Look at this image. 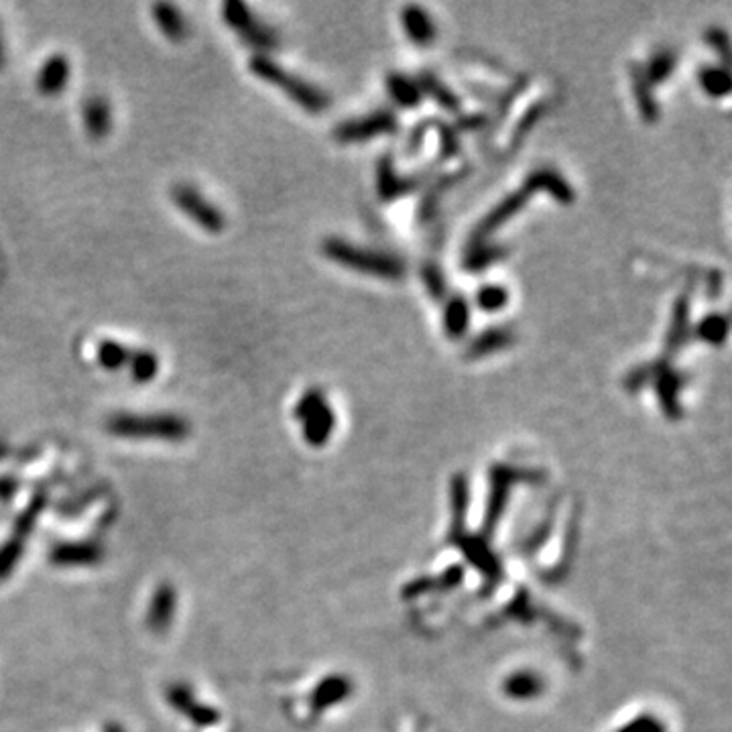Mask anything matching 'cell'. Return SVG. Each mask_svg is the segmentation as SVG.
I'll return each instance as SVG.
<instances>
[{"label": "cell", "mask_w": 732, "mask_h": 732, "mask_svg": "<svg viewBox=\"0 0 732 732\" xmlns=\"http://www.w3.org/2000/svg\"><path fill=\"white\" fill-rule=\"evenodd\" d=\"M108 434L130 439H161V442H183L192 426L182 415L174 413H114L106 419Z\"/></svg>", "instance_id": "6da1fadb"}, {"label": "cell", "mask_w": 732, "mask_h": 732, "mask_svg": "<svg viewBox=\"0 0 732 732\" xmlns=\"http://www.w3.org/2000/svg\"><path fill=\"white\" fill-rule=\"evenodd\" d=\"M322 252L330 260H333V263L352 268V271L358 273L379 277V279L399 281L405 275V263L401 257L382 250L356 247V244L342 239L324 240Z\"/></svg>", "instance_id": "7a4b0ae2"}, {"label": "cell", "mask_w": 732, "mask_h": 732, "mask_svg": "<svg viewBox=\"0 0 732 732\" xmlns=\"http://www.w3.org/2000/svg\"><path fill=\"white\" fill-rule=\"evenodd\" d=\"M249 68L257 78L265 80L267 84L279 88L281 92L287 94L293 102L299 104L301 108L307 112L320 114L330 106V98L324 92V89L309 84V81H305L304 78H299V76H296V73L281 68V65L273 61L268 55H258V53L252 55L249 61Z\"/></svg>", "instance_id": "3957f363"}, {"label": "cell", "mask_w": 732, "mask_h": 732, "mask_svg": "<svg viewBox=\"0 0 732 732\" xmlns=\"http://www.w3.org/2000/svg\"><path fill=\"white\" fill-rule=\"evenodd\" d=\"M222 16L228 27L236 31L244 43L249 47L257 49L258 55H265V52H271L279 45V37H277L275 29L268 27L263 21H258L250 8L239 3V0H228L222 6Z\"/></svg>", "instance_id": "277c9868"}, {"label": "cell", "mask_w": 732, "mask_h": 732, "mask_svg": "<svg viewBox=\"0 0 732 732\" xmlns=\"http://www.w3.org/2000/svg\"><path fill=\"white\" fill-rule=\"evenodd\" d=\"M171 202L183 214L210 234H220L226 228V216L214 202L203 198V193L190 183H177L171 187Z\"/></svg>", "instance_id": "5b68a950"}, {"label": "cell", "mask_w": 732, "mask_h": 732, "mask_svg": "<svg viewBox=\"0 0 732 732\" xmlns=\"http://www.w3.org/2000/svg\"><path fill=\"white\" fill-rule=\"evenodd\" d=\"M533 193H537V190L531 179L527 177L523 187H519V190L509 193L507 198L501 200L483 220H480L476 230L472 232V244L486 242L491 239L502 224H507L512 216H517L519 211L527 206V202L531 200Z\"/></svg>", "instance_id": "8992f818"}, {"label": "cell", "mask_w": 732, "mask_h": 732, "mask_svg": "<svg viewBox=\"0 0 732 732\" xmlns=\"http://www.w3.org/2000/svg\"><path fill=\"white\" fill-rule=\"evenodd\" d=\"M399 120L390 110H377L362 118H352L333 128V136L340 143H362L369 138L397 133Z\"/></svg>", "instance_id": "52a82bcc"}, {"label": "cell", "mask_w": 732, "mask_h": 732, "mask_svg": "<svg viewBox=\"0 0 732 732\" xmlns=\"http://www.w3.org/2000/svg\"><path fill=\"white\" fill-rule=\"evenodd\" d=\"M165 696H167V702L169 706L177 710L179 714H183L187 720L195 727L200 728H208V727H214L220 720V714L218 710H214L211 706L202 704L195 694L192 691L190 686H185V683H171L165 690Z\"/></svg>", "instance_id": "ba28073f"}, {"label": "cell", "mask_w": 732, "mask_h": 732, "mask_svg": "<svg viewBox=\"0 0 732 732\" xmlns=\"http://www.w3.org/2000/svg\"><path fill=\"white\" fill-rule=\"evenodd\" d=\"M49 561L57 568L94 566L102 561L104 549L96 541H60L49 549Z\"/></svg>", "instance_id": "9c48e42d"}, {"label": "cell", "mask_w": 732, "mask_h": 732, "mask_svg": "<svg viewBox=\"0 0 732 732\" xmlns=\"http://www.w3.org/2000/svg\"><path fill=\"white\" fill-rule=\"evenodd\" d=\"M655 389H657V399L662 403V409L670 418H680L681 407H680V390L683 389V374L680 371L671 369L665 361L655 364Z\"/></svg>", "instance_id": "30bf717a"}, {"label": "cell", "mask_w": 732, "mask_h": 732, "mask_svg": "<svg viewBox=\"0 0 732 732\" xmlns=\"http://www.w3.org/2000/svg\"><path fill=\"white\" fill-rule=\"evenodd\" d=\"M175 610H177L175 588L169 582L159 584V588L155 590L153 598H151L149 610H146V618H145L146 629L155 634L165 633L171 626V623H174Z\"/></svg>", "instance_id": "8fae6325"}, {"label": "cell", "mask_w": 732, "mask_h": 732, "mask_svg": "<svg viewBox=\"0 0 732 732\" xmlns=\"http://www.w3.org/2000/svg\"><path fill=\"white\" fill-rule=\"evenodd\" d=\"M81 118H84L86 133L92 141H102L110 135L112 110L102 94H92L86 98L84 106H81Z\"/></svg>", "instance_id": "7c38bea8"}, {"label": "cell", "mask_w": 732, "mask_h": 732, "mask_svg": "<svg viewBox=\"0 0 732 732\" xmlns=\"http://www.w3.org/2000/svg\"><path fill=\"white\" fill-rule=\"evenodd\" d=\"M70 60L63 53H53L47 57L37 73V89L43 96H57L68 88L70 80Z\"/></svg>", "instance_id": "4fadbf2b"}, {"label": "cell", "mask_w": 732, "mask_h": 732, "mask_svg": "<svg viewBox=\"0 0 732 732\" xmlns=\"http://www.w3.org/2000/svg\"><path fill=\"white\" fill-rule=\"evenodd\" d=\"M401 23L403 29L407 33L415 45H431L437 37L436 23L431 21L429 13L426 8H421L418 5H409L401 11Z\"/></svg>", "instance_id": "5bb4252c"}, {"label": "cell", "mask_w": 732, "mask_h": 732, "mask_svg": "<svg viewBox=\"0 0 732 732\" xmlns=\"http://www.w3.org/2000/svg\"><path fill=\"white\" fill-rule=\"evenodd\" d=\"M515 340L517 333L511 328H488L484 332H480L478 336L470 342L466 348V356L476 361V358L501 352V350L515 344Z\"/></svg>", "instance_id": "9a60e30c"}, {"label": "cell", "mask_w": 732, "mask_h": 732, "mask_svg": "<svg viewBox=\"0 0 732 732\" xmlns=\"http://www.w3.org/2000/svg\"><path fill=\"white\" fill-rule=\"evenodd\" d=\"M153 19L159 31L174 43H182L190 37V24H187L183 13L169 3H159L153 6Z\"/></svg>", "instance_id": "2e32d148"}, {"label": "cell", "mask_w": 732, "mask_h": 732, "mask_svg": "<svg viewBox=\"0 0 732 732\" xmlns=\"http://www.w3.org/2000/svg\"><path fill=\"white\" fill-rule=\"evenodd\" d=\"M304 426V437L309 446L320 447L328 444L333 427H336V415L330 409L328 403H324L320 409L309 413L307 418L301 421Z\"/></svg>", "instance_id": "e0dca14e"}, {"label": "cell", "mask_w": 732, "mask_h": 732, "mask_svg": "<svg viewBox=\"0 0 732 732\" xmlns=\"http://www.w3.org/2000/svg\"><path fill=\"white\" fill-rule=\"evenodd\" d=\"M690 336V296H680L673 305L671 325L665 340V354H673L686 344Z\"/></svg>", "instance_id": "ac0fdd59"}, {"label": "cell", "mask_w": 732, "mask_h": 732, "mask_svg": "<svg viewBox=\"0 0 732 732\" xmlns=\"http://www.w3.org/2000/svg\"><path fill=\"white\" fill-rule=\"evenodd\" d=\"M415 185H418V179H415V177H407L405 179V177H399L395 174L393 159L385 157L379 163V193L385 202L401 198L403 193L415 190Z\"/></svg>", "instance_id": "d6986e66"}, {"label": "cell", "mask_w": 732, "mask_h": 732, "mask_svg": "<svg viewBox=\"0 0 732 732\" xmlns=\"http://www.w3.org/2000/svg\"><path fill=\"white\" fill-rule=\"evenodd\" d=\"M529 177H531V182L535 183L537 192H548L551 198H556L559 203H572L576 198L574 187L569 185L556 169L540 167L535 169L533 174H529Z\"/></svg>", "instance_id": "ffe728a7"}, {"label": "cell", "mask_w": 732, "mask_h": 732, "mask_svg": "<svg viewBox=\"0 0 732 732\" xmlns=\"http://www.w3.org/2000/svg\"><path fill=\"white\" fill-rule=\"evenodd\" d=\"M387 92L393 98V102L401 106V108H415V106H419L423 100L419 81L399 71L389 73L387 76Z\"/></svg>", "instance_id": "44dd1931"}, {"label": "cell", "mask_w": 732, "mask_h": 732, "mask_svg": "<svg viewBox=\"0 0 732 732\" xmlns=\"http://www.w3.org/2000/svg\"><path fill=\"white\" fill-rule=\"evenodd\" d=\"M470 325V305L462 296H455L447 301L444 312V328L452 340H460L468 332Z\"/></svg>", "instance_id": "7402d4cb"}, {"label": "cell", "mask_w": 732, "mask_h": 732, "mask_svg": "<svg viewBox=\"0 0 732 732\" xmlns=\"http://www.w3.org/2000/svg\"><path fill=\"white\" fill-rule=\"evenodd\" d=\"M675 68H678V53H675L673 49H659V52H655L649 57L647 68H641V70L649 84L655 86V84H663L667 78H671Z\"/></svg>", "instance_id": "603a6c76"}, {"label": "cell", "mask_w": 732, "mask_h": 732, "mask_svg": "<svg viewBox=\"0 0 732 732\" xmlns=\"http://www.w3.org/2000/svg\"><path fill=\"white\" fill-rule=\"evenodd\" d=\"M419 88L423 94L434 98V100L442 106L444 110L458 112L460 110V98L455 96L450 88H447L442 80L436 78L431 71H423L419 76Z\"/></svg>", "instance_id": "cb8c5ba5"}, {"label": "cell", "mask_w": 732, "mask_h": 732, "mask_svg": "<svg viewBox=\"0 0 732 732\" xmlns=\"http://www.w3.org/2000/svg\"><path fill=\"white\" fill-rule=\"evenodd\" d=\"M633 89L634 96H637V106L641 110L643 120L655 122L659 118V104L653 96V86H651L645 76H643V70L639 65L633 68Z\"/></svg>", "instance_id": "d4e9b609"}, {"label": "cell", "mask_w": 732, "mask_h": 732, "mask_svg": "<svg viewBox=\"0 0 732 732\" xmlns=\"http://www.w3.org/2000/svg\"><path fill=\"white\" fill-rule=\"evenodd\" d=\"M127 366L130 369V377H133L135 382H138V385H146V382H151L157 377L159 358L157 354L151 352V350H130Z\"/></svg>", "instance_id": "484cf974"}, {"label": "cell", "mask_w": 732, "mask_h": 732, "mask_svg": "<svg viewBox=\"0 0 732 732\" xmlns=\"http://www.w3.org/2000/svg\"><path fill=\"white\" fill-rule=\"evenodd\" d=\"M504 257V249L496 247V244L491 242H476V244H470V249L466 252V257H464V268L466 271H484L491 265H494L496 260H501Z\"/></svg>", "instance_id": "4316f807"}, {"label": "cell", "mask_w": 732, "mask_h": 732, "mask_svg": "<svg viewBox=\"0 0 732 732\" xmlns=\"http://www.w3.org/2000/svg\"><path fill=\"white\" fill-rule=\"evenodd\" d=\"M96 358H98V364H100L104 371H120L128 364L130 348L120 344V342L102 340L100 344H98Z\"/></svg>", "instance_id": "83f0119b"}, {"label": "cell", "mask_w": 732, "mask_h": 732, "mask_svg": "<svg viewBox=\"0 0 732 732\" xmlns=\"http://www.w3.org/2000/svg\"><path fill=\"white\" fill-rule=\"evenodd\" d=\"M696 336L710 346H722V342L728 336V320L720 314L706 315L696 325Z\"/></svg>", "instance_id": "f1b7e54d"}, {"label": "cell", "mask_w": 732, "mask_h": 732, "mask_svg": "<svg viewBox=\"0 0 732 732\" xmlns=\"http://www.w3.org/2000/svg\"><path fill=\"white\" fill-rule=\"evenodd\" d=\"M509 304V291L502 285H483L476 293V305L486 314L501 312Z\"/></svg>", "instance_id": "f546056e"}, {"label": "cell", "mask_w": 732, "mask_h": 732, "mask_svg": "<svg viewBox=\"0 0 732 732\" xmlns=\"http://www.w3.org/2000/svg\"><path fill=\"white\" fill-rule=\"evenodd\" d=\"M43 507H45V494L39 493L35 499L29 502V507L21 512V517L16 519L13 537H16V540H23V541L27 540V535L33 531V529H35V523H37V519L41 515V511H43Z\"/></svg>", "instance_id": "4dcf8cb0"}, {"label": "cell", "mask_w": 732, "mask_h": 732, "mask_svg": "<svg viewBox=\"0 0 732 732\" xmlns=\"http://www.w3.org/2000/svg\"><path fill=\"white\" fill-rule=\"evenodd\" d=\"M699 84L710 96L722 98L730 92V73L724 68H704L699 71Z\"/></svg>", "instance_id": "1f68e13d"}, {"label": "cell", "mask_w": 732, "mask_h": 732, "mask_svg": "<svg viewBox=\"0 0 732 732\" xmlns=\"http://www.w3.org/2000/svg\"><path fill=\"white\" fill-rule=\"evenodd\" d=\"M24 551V541L16 540V537H8V540L0 545V580L11 576L14 568L19 566Z\"/></svg>", "instance_id": "d6a6232c"}, {"label": "cell", "mask_w": 732, "mask_h": 732, "mask_svg": "<svg viewBox=\"0 0 732 732\" xmlns=\"http://www.w3.org/2000/svg\"><path fill=\"white\" fill-rule=\"evenodd\" d=\"M421 281L426 285V289L429 291V296L442 301L447 293V285H446V277L442 273V268H439L436 263H426L421 267Z\"/></svg>", "instance_id": "836d02e7"}, {"label": "cell", "mask_w": 732, "mask_h": 732, "mask_svg": "<svg viewBox=\"0 0 732 732\" xmlns=\"http://www.w3.org/2000/svg\"><path fill=\"white\" fill-rule=\"evenodd\" d=\"M324 403H328V401H325V395H324L322 389H317V387L307 389L305 393L299 397V401L296 403V409H293V415H296V419L304 421L309 413H314L315 409H320V407H322Z\"/></svg>", "instance_id": "e575fe53"}, {"label": "cell", "mask_w": 732, "mask_h": 732, "mask_svg": "<svg viewBox=\"0 0 732 732\" xmlns=\"http://www.w3.org/2000/svg\"><path fill=\"white\" fill-rule=\"evenodd\" d=\"M653 374H655V364H643L637 366V369L631 371L626 374L624 379V387L634 393V390H641L643 387H647L651 380H653Z\"/></svg>", "instance_id": "d590c367"}, {"label": "cell", "mask_w": 732, "mask_h": 732, "mask_svg": "<svg viewBox=\"0 0 732 732\" xmlns=\"http://www.w3.org/2000/svg\"><path fill=\"white\" fill-rule=\"evenodd\" d=\"M706 41L712 45L714 52H718L724 57V61H728V47H730V43H728L727 33H724L722 29H710L706 33Z\"/></svg>", "instance_id": "8d00e7d4"}, {"label": "cell", "mask_w": 732, "mask_h": 732, "mask_svg": "<svg viewBox=\"0 0 732 732\" xmlns=\"http://www.w3.org/2000/svg\"><path fill=\"white\" fill-rule=\"evenodd\" d=\"M5 68V45H3V37H0V70Z\"/></svg>", "instance_id": "74e56055"}, {"label": "cell", "mask_w": 732, "mask_h": 732, "mask_svg": "<svg viewBox=\"0 0 732 732\" xmlns=\"http://www.w3.org/2000/svg\"><path fill=\"white\" fill-rule=\"evenodd\" d=\"M104 732H125V730H122L118 724H108V727L104 728Z\"/></svg>", "instance_id": "f35d334b"}]
</instances>
